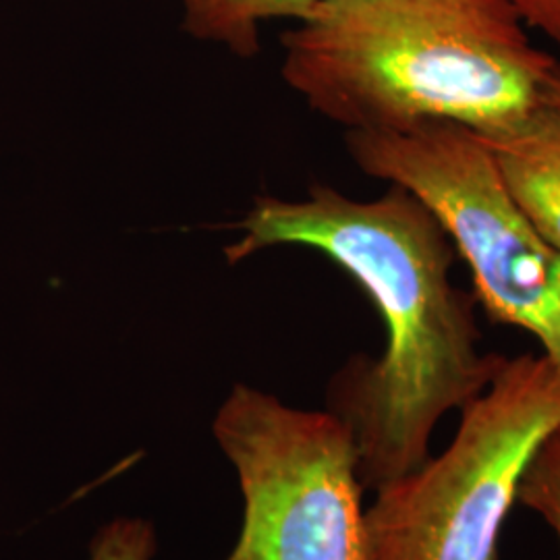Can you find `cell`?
Segmentation results:
<instances>
[{
	"mask_svg": "<svg viewBox=\"0 0 560 560\" xmlns=\"http://www.w3.org/2000/svg\"><path fill=\"white\" fill-rule=\"evenodd\" d=\"M224 247L229 264L272 247H307L340 266L386 328L378 360L353 358L328 386V411L351 432L363 490H381L430 457L439 421L490 384L469 300L451 280L453 247L434 214L402 187L353 200L316 185L301 200L258 196Z\"/></svg>",
	"mask_w": 560,
	"mask_h": 560,
	"instance_id": "6da1fadb",
	"label": "cell"
},
{
	"mask_svg": "<svg viewBox=\"0 0 560 560\" xmlns=\"http://www.w3.org/2000/svg\"><path fill=\"white\" fill-rule=\"evenodd\" d=\"M559 65L511 0H326L282 34L280 75L347 131L494 133L540 113Z\"/></svg>",
	"mask_w": 560,
	"mask_h": 560,
	"instance_id": "7a4b0ae2",
	"label": "cell"
},
{
	"mask_svg": "<svg viewBox=\"0 0 560 560\" xmlns=\"http://www.w3.org/2000/svg\"><path fill=\"white\" fill-rule=\"evenodd\" d=\"M560 425V368L546 353L502 358L460 409L439 457L376 490L370 560H497L504 521L541 444Z\"/></svg>",
	"mask_w": 560,
	"mask_h": 560,
	"instance_id": "3957f363",
	"label": "cell"
},
{
	"mask_svg": "<svg viewBox=\"0 0 560 560\" xmlns=\"http://www.w3.org/2000/svg\"><path fill=\"white\" fill-rule=\"evenodd\" d=\"M345 141L368 177L402 187L441 222L490 318L534 335L560 368V252L509 196L480 136L432 120Z\"/></svg>",
	"mask_w": 560,
	"mask_h": 560,
	"instance_id": "277c9868",
	"label": "cell"
},
{
	"mask_svg": "<svg viewBox=\"0 0 560 560\" xmlns=\"http://www.w3.org/2000/svg\"><path fill=\"white\" fill-rule=\"evenodd\" d=\"M212 430L245 501L224 560H370L358 451L335 413L235 384Z\"/></svg>",
	"mask_w": 560,
	"mask_h": 560,
	"instance_id": "5b68a950",
	"label": "cell"
},
{
	"mask_svg": "<svg viewBox=\"0 0 560 560\" xmlns=\"http://www.w3.org/2000/svg\"><path fill=\"white\" fill-rule=\"evenodd\" d=\"M478 136L509 196L541 237L560 252L559 117L544 106L517 127Z\"/></svg>",
	"mask_w": 560,
	"mask_h": 560,
	"instance_id": "8992f818",
	"label": "cell"
},
{
	"mask_svg": "<svg viewBox=\"0 0 560 560\" xmlns=\"http://www.w3.org/2000/svg\"><path fill=\"white\" fill-rule=\"evenodd\" d=\"M180 27L237 59H254L268 21H300L326 0H179Z\"/></svg>",
	"mask_w": 560,
	"mask_h": 560,
	"instance_id": "52a82bcc",
	"label": "cell"
},
{
	"mask_svg": "<svg viewBox=\"0 0 560 560\" xmlns=\"http://www.w3.org/2000/svg\"><path fill=\"white\" fill-rule=\"evenodd\" d=\"M517 501L546 521L560 550V425L529 463Z\"/></svg>",
	"mask_w": 560,
	"mask_h": 560,
	"instance_id": "ba28073f",
	"label": "cell"
},
{
	"mask_svg": "<svg viewBox=\"0 0 560 560\" xmlns=\"http://www.w3.org/2000/svg\"><path fill=\"white\" fill-rule=\"evenodd\" d=\"M156 529L140 517H117L98 529L88 560H154Z\"/></svg>",
	"mask_w": 560,
	"mask_h": 560,
	"instance_id": "9c48e42d",
	"label": "cell"
},
{
	"mask_svg": "<svg viewBox=\"0 0 560 560\" xmlns=\"http://www.w3.org/2000/svg\"><path fill=\"white\" fill-rule=\"evenodd\" d=\"M529 32H538L560 50V0H511Z\"/></svg>",
	"mask_w": 560,
	"mask_h": 560,
	"instance_id": "30bf717a",
	"label": "cell"
},
{
	"mask_svg": "<svg viewBox=\"0 0 560 560\" xmlns=\"http://www.w3.org/2000/svg\"><path fill=\"white\" fill-rule=\"evenodd\" d=\"M546 108L557 115L560 119V65L552 75V80L548 83V92H546Z\"/></svg>",
	"mask_w": 560,
	"mask_h": 560,
	"instance_id": "8fae6325",
	"label": "cell"
}]
</instances>
